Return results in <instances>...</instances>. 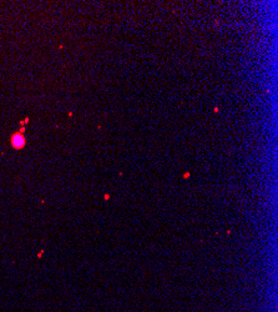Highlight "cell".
Instances as JSON below:
<instances>
[{
  "mask_svg": "<svg viewBox=\"0 0 278 312\" xmlns=\"http://www.w3.org/2000/svg\"><path fill=\"white\" fill-rule=\"evenodd\" d=\"M10 144H11V146L16 150L23 149L26 144V140H25V136H24V134H21V132H15V134H13V136L10 137Z\"/></svg>",
  "mask_w": 278,
  "mask_h": 312,
  "instance_id": "obj_1",
  "label": "cell"
}]
</instances>
